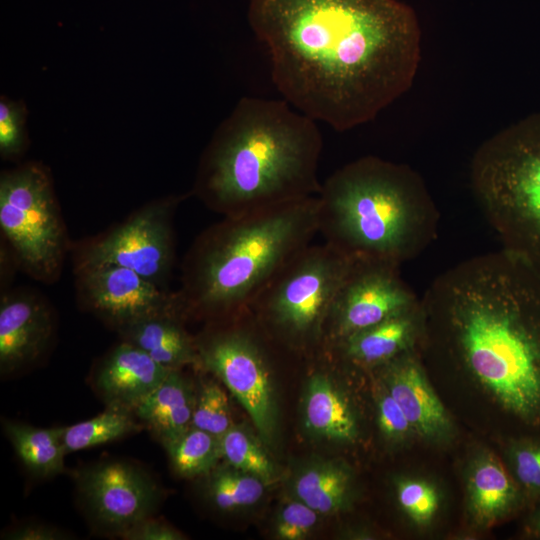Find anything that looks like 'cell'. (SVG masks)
Listing matches in <instances>:
<instances>
[{
  "mask_svg": "<svg viewBox=\"0 0 540 540\" xmlns=\"http://www.w3.org/2000/svg\"><path fill=\"white\" fill-rule=\"evenodd\" d=\"M248 22L284 99L339 132L375 119L419 69V20L398 0H249Z\"/></svg>",
  "mask_w": 540,
  "mask_h": 540,
  "instance_id": "obj_1",
  "label": "cell"
},
{
  "mask_svg": "<svg viewBox=\"0 0 540 540\" xmlns=\"http://www.w3.org/2000/svg\"><path fill=\"white\" fill-rule=\"evenodd\" d=\"M421 309L424 366L503 439L540 435V273L503 249L473 256L431 282Z\"/></svg>",
  "mask_w": 540,
  "mask_h": 540,
  "instance_id": "obj_2",
  "label": "cell"
},
{
  "mask_svg": "<svg viewBox=\"0 0 540 540\" xmlns=\"http://www.w3.org/2000/svg\"><path fill=\"white\" fill-rule=\"evenodd\" d=\"M316 122L285 99L243 97L202 158L196 194L223 216L317 196L322 136Z\"/></svg>",
  "mask_w": 540,
  "mask_h": 540,
  "instance_id": "obj_3",
  "label": "cell"
},
{
  "mask_svg": "<svg viewBox=\"0 0 540 540\" xmlns=\"http://www.w3.org/2000/svg\"><path fill=\"white\" fill-rule=\"evenodd\" d=\"M317 196L224 216L194 241L177 292L184 314L227 318L250 309L281 269L318 233Z\"/></svg>",
  "mask_w": 540,
  "mask_h": 540,
  "instance_id": "obj_4",
  "label": "cell"
},
{
  "mask_svg": "<svg viewBox=\"0 0 540 540\" xmlns=\"http://www.w3.org/2000/svg\"><path fill=\"white\" fill-rule=\"evenodd\" d=\"M318 233L356 261L400 267L436 238L439 212L409 166L376 156L358 158L321 184Z\"/></svg>",
  "mask_w": 540,
  "mask_h": 540,
  "instance_id": "obj_5",
  "label": "cell"
},
{
  "mask_svg": "<svg viewBox=\"0 0 540 540\" xmlns=\"http://www.w3.org/2000/svg\"><path fill=\"white\" fill-rule=\"evenodd\" d=\"M470 184L502 249L540 273V112L510 124L477 148Z\"/></svg>",
  "mask_w": 540,
  "mask_h": 540,
  "instance_id": "obj_6",
  "label": "cell"
},
{
  "mask_svg": "<svg viewBox=\"0 0 540 540\" xmlns=\"http://www.w3.org/2000/svg\"><path fill=\"white\" fill-rule=\"evenodd\" d=\"M355 260L330 244H309L272 279L250 307L258 323L290 345L323 338L335 295Z\"/></svg>",
  "mask_w": 540,
  "mask_h": 540,
  "instance_id": "obj_7",
  "label": "cell"
},
{
  "mask_svg": "<svg viewBox=\"0 0 540 540\" xmlns=\"http://www.w3.org/2000/svg\"><path fill=\"white\" fill-rule=\"evenodd\" d=\"M0 228L23 271L45 283L60 277L68 238L44 167L31 163L2 174Z\"/></svg>",
  "mask_w": 540,
  "mask_h": 540,
  "instance_id": "obj_8",
  "label": "cell"
},
{
  "mask_svg": "<svg viewBox=\"0 0 540 540\" xmlns=\"http://www.w3.org/2000/svg\"><path fill=\"white\" fill-rule=\"evenodd\" d=\"M229 323L199 339L200 365L214 373L249 414L262 436L270 442L276 427L271 357L254 326L250 309L227 317Z\"/></svg>",
  "mask_w": 540,
  "mask_h": 540,
  "instance_id": "obj_9",
  "label": "cell"
},
{
  "mask_svg": "<svg viewBox=\"0 0 540 540\" xmlns=\"http://www.w3.org/2000/svg\"><path fill=\"white\" fill-rule=\"evenodd\" d=\"M180 200L169 197L154 201L123 223L87 240L74 252V267L117 265L167 289L175 262L173 217Z\"/></svg>",
  "mask_w": 540,
  "mask_h": 540,
  "instance_id": "obj_10",
  "label": "cell"
},
{
  "mask_svg": "<svg viewBox=\"0 0 540 540\" xmlns=\"http://www.w3.org/2000/svg\"><path fill=\"white\" fill-rule=\"evenodd\" d=\"M400 267L356 261L339 287L323 328L332 344L421 302L402 279Z\"/></svg>",
  "mask_w": 540,
  "mask_h": 540,
  "instance_id": "obj_11",
  "label": "cell"
},
{
  "mask_svg": "<svg viewBox=\"0 0 540 540\" xmlns=\"http://www.w3.org/2000/svg\"><path fill=\"white\" fill-rule=\"evenodd\" d=\"M74 272L79 302L118 331L152 315L183 311L177 292H170L131 269L91 264L74 267Z\"/></svg>",
  "mask_w": 540,
  "mask_h": 540,
  "instance_id": "obj_12",
  "label": "cell"
},
{
  "mask_svg": "<svg viewBox=\"0 0 540 540\" xmlns=\"http://www.w3.org/2000/svg\"><path fill=\"white\" fill-rule=\"evenodd\" d=\"M78 487L91 517L118 536L152 516L160 498L157 484L145 471L118 460L81 471Z\"/></svg>",
  "mask_w": 540,
  "mask_h": 540,
  "instance_id": "obj_13",
  "label": "cell"
},
{
  "mask_svg": "<svg viewBox=\"0 0 540 540\" xmlns=\"http://www.w3.org/2000/svg\"><path fill=\"white\" fill-rule=\"evenodd\" d=\"M380 379L402 408L417 437L434 444L454 437L451 415L430 383L418 350L378 368Z\"/></svg>",
  "mask_w": 540,
  "mask_h": 540,
  "instance_id": "obj_14",
  "label": "cell"
},
{
  "mask_svg": "<svg viewBox=\"0 0 540 540\" xmlns=\"http://www.w3.org/2000/svg\"><path fill=\"white\" fill-rule=\"evenodd\" d=\"M54 331L49 303L36 292L16 289L0 300V369L14 372L39 359Z\"/></svg>",
  "mask_w": 540,
  "mask_h": 540,
  "instance_id": "obj_15",
  "label": "cell"
},
{
  "mask_svg": "<svg viewBox=\"0 0 540 540\" xmlns=\"http://www.w3.org/2000/svg\"><path fill=\"white\" fill-rule=\"evenodd\" d=\"M466 510L479 529L493 527L528 507V500L506 464L486 448L469 460L465 475Z\"/></svg>",
  "mask_w": 540,
  "mask_h": 540,
  "instance_id": "obj_16",
  "label": "cell"
},
{
  "mask_svg": "<svg viewBox=\"0 0 540 540\" xmlns=\"http://www.w3.org/2000/svg\"><path fill=\"white\" fill-rule=\"evenodd\" d=\"M422 309L418 306L358 331L333 345L348 363L379 368L399 356L418 350L422 335Z\"/></svg>",
  "mask_w": 540,
  "mask_h": 540,
  "instance_id": "obj_17",
  "label": "cell"
},
{
  "mask_svg": "<svg viewBox=\"0 0 540 540\" xmlns=\"http://www.w3.org/2000/svg\"><path fill=\"white\" fill-rule=\"evenodd\" d=\"M170 371L142 349L123 340L100 364L96 386L108 405L133 411L160 385Z\"/></svg>",
  "mask_w": 540,
  "mask_h": 540,
  "instance_id": "obj_18",
  "label": "cell"
},
{
  "mask_svg": "<svg viewBox=\"0 0 540 540\" xmlns=\"http://www.w3.org/2000/svg\"><path fill=\"white\" fill-rule=\"evenodd\" d=\"M185 314L168 311L136 321L119 333L127 341L147 353L154 361L169 370H180L199 364L197 341L183 328Z\"/></svg>",
  "mask_w": 540,
  "mask_h": 540,
  "instance_id": "obj_19",
  "label": "cell"
},
{
  "mask_svg": "<svg viewBox=\"0 0 540 540\" xmlns=\"http://www.w3.org/2000/svg\"><path fill=\"white\" fill-rule=\"evenodd\" d=\"M196 400L188 380L180 370H171L160 385L145 397L133 413L164 445L191 428Z\"/></svg>",
  "mask_w": 540,
  "mask_h": 540,
  "instance_id": "obj_20",
  "label": "cell"
},
{
  "mask_svg": "<svg viewBox=\"0 0 540 540\" xmlns=\"http://www.w3.org/2000/svg\"><path fill=\"white\" fill-rule=\"evenodd\" d=\"M308 382L304 398L307 430L330 441L354 442L359 435V425L347 397L323 372L314 373Z\"/></svg>",
  "mask_w": 540,
  "mask_h": 540,
  "instance_id": "obj_21",
  "label": "cell"
},
{
  "mask_svg": "<svg viewBox=\"0 0 540 540\" xmlns=\"http://www.w3.org/2000/svg\"><path fill=\"white\" fill-rule=\"evenodd\" d=\"M293 492L318 514L344 510L353 496V476L340 461H315L301 468L293 479Z\"/></svg>",
  "mask_w": 540,
  "mask_h": 540,
  "instance_id": "obj_22",
  "label": "cell"
},
{
  "mask_svg": "<svg viewBox=\"0 0 540 540\" xmlns=\"http://www.w3.org/2000/svg\"><path fill=\"white\" fill-rule=\"evenodd\" d=\"M5 434L22 463L39 477H51L64 469L67 454L64 427L38 428L24 423L5 422Z\"/></svg>",
  "mask_w": 540,
  "mask_h": 540,
  "instance_id": "obj_23",
  "label": "cell"
},
{
  "mask_svg": "<svg viewBox=\"0 0 540 540\" xmlns=\"http://www.w3.org/2000/svg\"><path fill=\"white\" fill-rule=\"evenodd\" d=\"M132 410L108 405L92 419L64 427L63 442L67 453L95 447L120 439L141 429Z\"/></svg>",
  "mask_w": 540,
  "mask_h": 540,
  "instance_id": "obj_24",
  "label": "cell"
},
{
  "mask_svg": "<svg viewBox=\"0 0 540 540\" xmlns=\"http://www.w3.org/2000/svg\"><path fill=\"white\" fill-rule=\"evenodd\" d=\"M164 448L174 471L185 478L208 475L222 458L220 438L195 427Z\"/></svg>",
  "mask_w": 540,
  "mask_h": 540,
  "instance_id": "obj_25",
  "label": "cell"
},
{
  "mask_svg": "<svg viewBox=\"0 0 540 540\" xmlns=\"http://www.w3.org/2000/svg\"><path fill=\"white\" fill-rule=\"evenodd\" d=\"M207 495L222 511H233L257 503L264 494L265 482L252 474L228 467H216L209 474Z\"/></svg>",
  "mask_w": 540,
  "mask_h": 540,
  "instance_id": "obj_26",
  "label": "cell"
},
{
  "mask_svg": "<svg viewBox=\"0 0 540 540\" xmlns=\"http://www.w3.org/2000/svg\"><path fill=\"white\" fill-rule=\"evenodd\" d=\"M503 461L528 500L540 498V435L503 439Z\"/></svg>",
  "mask_w": 540,
  "mask_h": 540,
  "instance_id": "obj_27",
  "label": "cell"
},
{
  "mask_svg": "<svg viewBox=\"0 0 540 540\" xmlns=\"http://www.w3.org/2000/svg\"><path fill=\"white\" fill-rule=\"evenodd\" d=\"M222 458L237 470L255 475L265 483L275 476L270 458L243 428L233 425L220 437Z\"/></svg>",
  "mask_w": 540,
  "mask_h": 540,
  "instance_id": "obj_28",
  "label": "cell"
},
{
  "mask_svg": "<svg viewBox=\"0 0 540 540\" xmlns=\"http://www.w3.org/2000/svg\"><path fill=\"white\" fill-rule=\"evenodd\" d=\"M396 498L401 510L418 527L429 526L438 514L441 495L430 481L402 477L395 484Z\"/></svg>",
  "mask_w": 540,
  "mask_h": 540,
  "instance_id": "obj_29",
  "label": "cell"
},
{
  "mask_svg": "<svg viewBox=\"0 0 540 540\" xmlns=\"http://www.w3.org/2000/svg\"><path fill=\"white\" fill-rule=\"evenodd\" d=\"M229 401L224 390L216 383H204L196 395L192 425L217 437L233 426Z\"/></svg>",
  "mask_w": 540,
  "mask_h": 540,
  "instance_id": "obj_30",
  "label": "cell"
},
{
  "mask_svg": "<svg viewBox=\"0 0 540 540\" xmlns=\"http://www.w3.org/2000/svg\"><path fill=\"white\" fill-rule=\"evenodd\" d=\"M377 423L383 437L391 443H403L416 436L402 408L383 384L377 398Z\"/></svg>",
  "mask_w": 540,
  "mask_h": 540,
  "instance_id": "obj_31",
  "label": "cell"
},
{
  "mask_svg": "<svg viewBox=\"0 0 540 540\" xmlns=\"http://www.w3.org/2000/svg\"><path fill=\"white\" fill-rule=\"evenodd\" d=\"M318 513L296 499L286 503L280 510L275 531L283 540H301L308 536L318 522Z\"/></svg>",
  "mask_w": 540,
  "mask_h": 540,
  "instance_id": "obj_32",
  "label": "cell"
},
{
  "mask_svg": "<svg viewBox=\"0 0 540 540\" xmlns=\"http://www.w3.org/2000/svg\"><path fill=\"white\" fill-rule=\"evenodd\" d=\"M23 113L19 105L0 103V150L4 157L18 154L23 147Z\"/></svg>",
  "mask_w": 540,
  "mask_h": 540,
  "instance_id": "obj_33",
  "label": "cell"
},
{
  "mask_svg": "<svg viewBox=\"0 0 540 540\" xmlns=\"http://www.w3.org/2000/svg\"><path fill=\"white\" fill-rule=\"evenodd\" d=\"M120 537L126 540H180L183 535L161 520L149 516L123 532Z\"/></svg>",
  "mask_w": 540,
  "mask_h": 540,
  "instance_id": "obj_34",
  "label": "cell"
},
{
  "mask_svg": "<svg viewBox=\"0 0 540 540\" xmlns=\"http://www.w3.org/2000/svg\"><path fill=\"white\" fill-rule=\"evenodd\" d=\"M4 538L12 540H60L68 537L56 528L40 524H29L11 530Z\"/></svg>",
  "mask_w": 540,
  "mask_h": 540,
  "instance_id": "obj_35",
  "label": "cell"
},
{
  "mask_svg": "<svg viewBox=\"0 0 540 540\" xmlns=\"http://www.w3.org/2000/svg\"><path fill=\"white\" fill-rule=\"evenodd\" d=\"M524 520L523 530L526 536L540 539V498L531 503Z\"/></svg>",
  "mask_w": 540,
  "mask_h": 540,
  "instance_id": "obj_36",
  "label": "cell"
}]
</instances>
